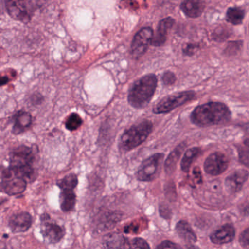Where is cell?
I'll return each mask as SVG.
<instances>
[{"label":"cell","instance_id":"6da1fadb","mask_svg":"<svg viewBox=\"0 0 249 249\" xmlns=\"http://www.w3.org/2000/svg\"><path fill=\"white\" fill-rule=\"evenodd\" d=\"M231 118L228 107L222 102H208L195 108L190 115L192 122L198 127H209L228 122Z\"/></svg>","mask_w":249,"mask_h":249},{"label":"cell","instance_id":"7a4b0ae2","mask_svg":"<svg viewBox=\"0 0 249 249\" xmlns=\"http://www.w3.org/2000/svg\"><path fill=\"white\" fill-rule=\"evenodd\" d=\"M158 85V78L154 74L146 75L132 84L127 101L129 105L136 109L145 108L152 100Z\"/></svg>","mask_w":249,"mask_h":249},{"label":"cell","instance_id":"3957f363","mask_svg":"<svg viewBox=\"0 0 249 249\" xmlns=\"http://www.w3.org/2000/svg\"><path fill=\"white\" fill-rule=\"evenodd\" d=\"M152 130L153 124L148 120H143L142 122L132 126L121 136L120 149L124 152H129L136 149L146 140Z\"/></svg>","mask_w":249,"mask_h":249},{"label":"cell","instance_id":"277c9868","mask_svg":"<svg viewBox=\"0 0 249 249\" xmlns=\"http://www.w3.org/2000/svg\"><path fill=\"white\" fill-rule=\"evenodd\" d=\"M37 152L36 146H28L26 145L18 146L10 152L9 168L14 170L34 168Z\"/></svg>","mask_w":249,"mask_h":249},{"label":"cell","instance_id":"5b68a950","mask_svg":"<svg viewBox=\"0 0 249 249\" xmlns=\"http://www.w3.org/2000/svg\"><path fill=\"white\" fill-rule=\"evenodd\" d=\"M196 93L193 91L178 92L174 95H168L155 105L153 113L155 114H162L169 113L178 107L184 105L194 99Z\"/></svg>","mask_w":249,"mask_h":249},{"label":"cell","instance_id":"8992f818","mask_svg":"<svg viewBox=\"0 0 249 249\" xmlns=\"http://www.w3.org/2000/svg\"><path fill=\"white\" fill-rule=\"evenodd\" d=\"M34 1H4L5 8L9 16L20 23L27 24L32 20V13L35 10Z\"/></svg>","mask_w":249,"mask_h":249},{"label":"cell","instance_id":"52a82bcc","mask_svg":"<svg viewBox=\"0 0 249 249\" xmlns=\"http://www.w3.org/2000/svg\"><path fill=\"white\" fill-rule=\"evenodd\" d=\"M27 184L25 180L15 176L11 170L7 168L1 172L0 192L9 196L18 195L24 192Z\"/></svg>","mask_w":249,"mask_h":249},{"label":"cell","instance_id":"ba28073f","mask_svg":"<svg viewBox=\"0 0 249 249\" xmlns=\"http://www.w3.org/2000/svg\"><path fill=\"white\" fill-rule=\"evenodd\" d=\"M40 232L45 241L49 244H57L60 242L65 235L64 228L55 222H51V216L48 213L40 216Z\"/></svg>","mask_w":249,"mask_h":249},{"label":"cell","instance_id":"9c48e42d","mask_svg":"<svg viewBox=\"0 0 249 249\" xmlns=\"http://www.w3.org/2000/svg\"><path fill=\"white\" fill-rule=\"evenodd\" d=\"M153 35V30L150 27L142 28L135 35L130 45L133 58L138 59L146 53L152 42Z\"/></svg>","mask_w":249,"mask_h":249},{"label":"cell","instance_id":"30bf717a","mask_svg":"<svg viewBox=\"0 0 249 249\" xmlns=\"http://www.w3.org/2000/svg\"><path fill=\"white\" fill-rule=\"evenodd\" d=\"M163 153H155L145 159L138 169L136 177L140 181H151L155 179L161 162L163 159Z\"/></svg>","mask_w":249,"mask_h":249},{"label":"cell","instance_id":"8fae6325","mask_svg":"<svg viewBox=\"0 0 249 249\" xmlns=\"http://www.w3.org/2000/svg\"><path fill=\"white\" fill-rule=\"evenodd\" d=\"M229 162L225 154L215 152L208 156L205 161L204 170L206 173L213 176L221 175L228 168Z\"/></svg>","mask_w":249,"mask_h":249},{"label":"cell","instance_id":"7c38bea8","mask_svg":"<svg viewBox=\"0 0 249 249\" xmlns=\"http://www.w3.org/2000/svg\"><path fill=\"white\" fill-rule=\"evenodd\" d=\"M33 223L32 215L28 212L15 213L9 219L8 226L14 234L26 232L30 229Z\"/></svg>","mask_w":249,"mask_h":249},{"label":"cell","instance_id":"4fadbf2b","mask_svg":"<svg viewBox=\"0 0 249 249\" xmlns=\"http://www.w3.org/2000/svg\"><path fill=\"white\" fill-rule=\"evenodd\" d=\"M13 127L11 133L15 135H19L27 131L32 124V115L24 110L17 111L12 117Z\"/></svg>","mask_w":249,"mask_h":249},{"label":"cell","instance_id":"5bb4252c","mask_svg":"<svg viewBox=\"0 0 249 249\" xmlns=\"http://www.w3.org/2000/svg\"><path fill=\"white\" fill-rule=\"evenodd\" d=\"M249 172L246 170L240 169L235 171L225 180V187L228 192L235 194L241 191L249 178Z\"/></svg>","mask_w":249,"mask_h":249},{"label":"cell","instance_id":"9a60e30c","mask_svg":"<svg viewBox=\"0 0 249 249\" xmlns=\"http://www.w3.org/2000/svg\"><path fill=\"white\" fill-rule=\"evenodd\" d=\"M175 23L173 18L168 17L162 19L158 23L155 35H153L151 45L155 47L161 46L166 42L168 29H171Z\"/></svg>","mask_w":249,"mask_h":249},{"label":"cell","instance_id":"2e32d148","mask_svg":"<svg viewBox=\"0 0 249 249\" xmlns=\"http://www.w3.org/2000/svg\"><path fill=\"white\" fill-rule=\"evenodd\" d=\"M235 236V230L231 225H225L211 235L210 240L213 244H229L233 241Z\"/></svg>","mask_w":249,"mask_h":249},{"label":"cell","instance_id":"e0dca14e","mask_svg":"<svg viewBox=\"0 0 249 249\" xmlns=\"http://www.w3.org/2000/svg\"><path fill=\"white\" fill-rule=\"evenodd\" d=\"M183 13L189 18H197L201 16L205 9V4L201 1H183L180 6Z\"/></svg>","mask_w":249,"mask_h":249},{"label":"cell","instance_id":"ac0fdd59","mask_svg":"<svg viewBox=\"0 0 249 249\" xmlns=\"http://www.w3.org/2000/svg\"><path fill=\"white\" fill-rule=\"evenodd\" d=\"M59 199L60 206L63 212L69 213L74 210L77 200L74 190H61Z\"/></svg>","mask_w":249,"mask_h":249},{"label":"cell","instance_id":"d6986e66","mask_svg":"<svg viewBox=\"0 0 249 249\" xmlns=\"http://www.w3.org/2000/svg\"><path fill=\"white\" fill-rule=\"evenodd\" d=\"M104 244L107 249H125L127 240L124 235L118 232H111L105 235Z\"/></svg>","mask_w":249,"mask_h":249},{"label":"cell","instance_id":"ffe728a7","mask_svg":"<svg viewBox=\"0 0 249 249\" xmlns=\"http://www.w3.org/2000/svg\"><path fill=\"white\" fill-rule=\"evenodd\" d=\"M176 231L178 236L187 243H196L197 236L188 222L179 221L176 225Z\"/></svg>","mask_w":249,"mask_h":249},{"label":"cell","instance_id":"44dd1931","mask_svg":"<svg viewBox=\"0 0 249 249\" xmlns=\"http://www.w3.org/2000/svg\"><path fill=\"white\" fill-rule=\"evenodd\" d=\"M184 146H182L181 145H180L178 147L176 148V149L170 153L168 158H167L165 163V170L167 173H173L174 171H175L177 162H178V159H179L180 156H181V152L184 150Z\"/></svg>","mask_w":249,"mask_h":249},{"label":"cell","instance_id":"7402d4cb","mask_svg":"<svg viewBox=\"0 0 249 249\" xmlns=\"http://www.w3.org/2000/svg\"><path fill=\"white\" fill-rule=\"evenodd\" d=\"M200 153V149L197 147L191 148L184 153L181 162V168L182 171L184 172H189L192 163Z\"/></svg>","mask_w":249,"mask_h":249},{"label":"cell","instance_id":"603a6c76","mask_svg":"<svg viewBox=\"0 0 249 249\" xmlns=\"http://www.w3.org/2000/svg\"><path fill=\"white\" fill-rule=\"evenodd\" d=\"M245 16V11L238 7H231L227 11L226 20L233 25L242 23Z\"/></svg>","mask_w":249,"mask_h":249},{"label":"cell","instance_id":"cb8c5ba5","mask_svg":"<svg viewBox=\"0 0 249 249\" xmlns=\"http://www.w3.org/2000/svg\"><path fill=\"white\" fill-rule=\"evenodd\" d=\"M56 184L61 190H74L78 184V178L75 174H69L57 181Z\"/></svg>","mask_w":249,"mask_h":249},{"label":"cell","instance_id":"d4e9b609","mask_svg":"<svg viewBox=\"0 0 249 249\" xmlns=\"http://www.w3.org/2000/svg\"><path fill=\"white\" fill-rule=\"evenodd\" d=\"M82 124H83V120H82L81 117L76 113H72L67 118L65 127L70 131H74V130L80 128Z\"/></svg>","mask_w":249,"mask_h":249},{"label":"cell","instance_id":"484cf974","mask_svg":"<svg viewBox=\"0 0 249 249\" xmlns=\"http://www.w3.org/2000/svg\"><path fill=\"white\" fill-rule=\"evenodd\" d=\"M238 154L241 163L249 167V138L244 140L242 146L238 148Z\"/></svg>","mask_w":249,"mask_h":249},{"label":"cell","instance_id":"4316f807","mask_svg":"<svg viewBox=\"0 0 249 249\" xmlns=\"http://www.w3.org/2000/svg\"><path fill=\"white\" fill-rule=\"evenodd\" d=\"M128 249H150V247L143 238H136L130 241Z\"/></svg>","mask_w":249,"mask_h":249},{"label":"cell","instance_id":"83f0119b","mask_svg":"<svg viewBox=\"0 0 249 249\" xmlns=\"http://www.w3.org/2000/svg\"><path fill=\"white\" fill-rule=\"evenodd\" d=\"M177 77L174 73L171 71H167L164 73L162 76V81L163 84L166 86H171L175 83Z\"/></svg>","mask_w":249,"mask_h":249},{"label":"cell","instance_id":"f1b7e54d","mask_svg":"<svg viewBox=\"0 0 249 249\" xmlns=\"http://www.w3.org/2000/svg\"><path fill=\"white\" fill-rule=\"evenodd\" d=\"M155 249H183L178 244L170 241H162Z\"/></svg>","mask_w":249,"mask_h":249},{"label":"cell","instance_id":"f546056e","mask_svg":"<svg viewBox=\"0 0 249 249\" xmlns=\"http://www.w3.org/2000/svg\"><path fill=\"white\" fill-rule=\"evenodd\" d=\"M239 241L243 247L249 249V228L241 234Z\"/></svg>","mask_w":249,"mask_h":249},{"label":"cell","instance_id":"4dcf8cb0","mask_svg":"<svg viewBox=\"0 0 249 249\" xmlns=\"http://www.w3.org/2000/svg\"><path fill=\"white\" fill-rule=\"evenodd\" d=\"M30 100L33 105H39V104H41V102L43 101V97H42L40 94L35 93L32 95Z\"/></svg>","mask_w":249,"mask_h":249},{"label":"cell","instance_id":"1f68e13d","mask_svg":"<svg viewBox=\"0 0 249 249\" xmlns=\"http://www.w3.org/2000/svg\"><path fill=\"white\" fill-rule=\"evenodd\" d=\"M10 77L6 76H0V87L7 85L10 82Z\"/></svg>","mask_w":249,"mask_h":249},{"label":"cell","instance_id":"d6a6232c","mask_svg":"<svg viewBox=\"0 0 249 249\" xmlns=\"http://www.w3.org/2000/svg\"><path fill=\"white\" fill-rule=\"evenodd\" d=\"M1 203H0V205H1Z\"/></svg>","mask_w":249,"mask_h":249}]
</instances>
